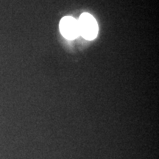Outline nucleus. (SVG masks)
I'll return each instance as SVG.
<instances>
[{
	"instance_id": "2",
	"label": "nucleus",
	"mask_w": 159,
	"mask_h": 159,
	"mask_svg": "<svg viewBox=\"0 0 159 159\" xmlns=\"http://www.w3.org/2000/svg\"><path fill=\"white\" fill-rule=\"evenodd\" d=\"M59 28L65 39L72 40L80 35L78 21L73 17L65 16L60 21Z\"/></svg>"
},
{
	"instance_id": "1",
	"label": "nucleus",
	"mask_w": 159,
	"mask_h": 159,
	"mask_svg": "<svg viewBox=\"0 0 159 159\" xmlns=\"http://www.w3.org/2000/svg\"><path fill=\"white\" fill-rule=\"evenodd\" d=\"M80 35L86 40H94L98 34V25L93 16L87 13L81 14L78 19Z\"/></svg>"
}]
</instances>
